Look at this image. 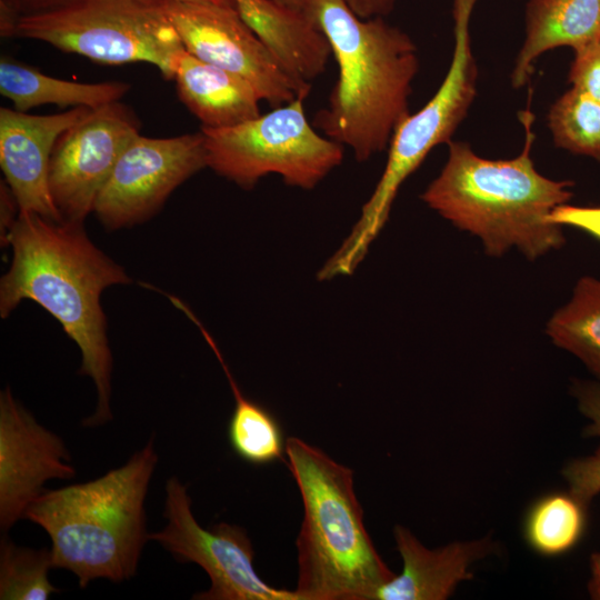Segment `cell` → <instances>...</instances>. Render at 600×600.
Here are the masks:
<instances>
[{"label":"cell","instance_id":"1","mask_svg":"<svg viewBox=\"0 0 600 600\" xmlns=\"http://www.w3.org/2000/svg\"><path fill=\"white\" fill-rule=\"evenodd\" d=\"M3 240L11 246L12 261L0 280L1 318L22 300L37 302L56 318L80 348L79 373L90 377L98 392L96 411L83 426L110 421L112 354L100 297L110 286L130 283V277L96 247L81 222L19 211Z\"/></svg>","mask_w":600,"mask_h":600},{"label":"cell","instance_id":"2","mask_svg":"<svg viewBox=\"0 0 600 600\" xmlns=\"http://www.w3.org/2000/svg\"><path fill=\"white\" fill-rule=\"evenodd\" d=\"M521 120L526 141L512 159H486L468 143L450 141L447 162L421 199L456 228L478 237L488 256L516 248L532 261L564 244L562 226L551 221V213L572 198L573 182L549 179L536 169L531 112H521Z\"/></svg>","mask_w":600,"mask_h":600},{"label":"cell","instance_id":"3","mask_svg":"<svg viewBox=\"0 0 600 600\" xmlns=\"http://www.w3.org/2000/svg\"><path fill=\"white\" fill-rule=\"evenodd\" d=\"M308 13L327 37L339 71L313 126L367 161L389 147L410 113L417 46L383 17L362 19L343 0H317Z\"/></svg>","mask_w":600,"mask_h":600},{"label":"cell","instance_id":"4","mask_svg":"<svg viewBox=\"0 0 600 600\" xmlns=\"http://www.w3.org/2000/svg\"><path fill=\"white\" fill-rule=\"evenodd\" d=\"M158 462L153 438L121 467L83 483L46 490L24 517L51 539L52 568L71 571L80 588L121 582L137 571L146 529L144 500Z\"/></svg>","mask_w":600,"mask_h":600},{"label":"cell","instance_id":"5","mask_svg":"<svg viewBox=\"0 0 600 600\" xmlns=\"http://www.w3.org/2000/svg\"><path fill=\"white\" fill-rule=\"evenodd\" d=\"M286 454L303 503L293 591L299 600H374L396 574L366 530L353 470L297 437Z\"/></svg>","mask_w":600,"mask_h":600},{"label":"cell","instance_id":"6","mask_svg":"<svg viewBox=\"0 0 600 600\" xmlns=\"http://www.w3.org/2000/svg\"><path fill=\"white\" fill-rule=\"evenodd\" d=\"M477 0H454V48L444 80L434 96L396 128L386 167L349 236L317 273L328 281L353 273L384 227L397 193L429 152L449 143L476 97L478 69L470 39V17Z\"/></svg>","mask_w":600,"mask_h":600},{"label":"cell","instance_id":"7","mask_svg":"<svg viewBox=\"0 0 600 600\" xmlns=\"http://www.w3.org/2000/svg\"><path fill=\"white\" fill-rule=\"evenodd\" d=\"M166 0H70L21 17L16 37L47 42L104 64L148 62L172 79L184 49Z\"/></svg>","mask_w":600,"mask_h":600},{"label":"cell","instance_id":"8","mask_svg":"<svg viewBox=\"0 0 600 600\" xmlns=\"http://www.w3.org/2000/svg\"><path fill=\"white\" fill-rule=\"evenodd\" d=\"M304 98L233 127L202 128L207 167L243 189L268 174L310 190L343 160V148L319 134L309 122Z\"/></svg>","mask_w":600,"mask_h":600},{"label":"cell","instance_id":"9","mask_svg":"<svg viewBox=\"0 0 600 600\" xmlns=\"http://www.w3.org/2000/svg\"><path fill=\"white\" fill-rule=\"evenodd\" d=\"M164 529L149 533L179 562L199 564L211 584L196 600H299L294 591L266 583L253 566L254 550L242 527L220 522L201 527L191 510V498L177 477L166 483Z\"/></svg>","mask_w":600,"mask_h":600},{"label":"cell","instance_id":"10","mask_svg":"<svg viewBox=\"0 0 600 600\" xmlns=\"http://www.w3.org/2000/svg\"><path fill=\"white\" fill-rule=\"evenodd\" d=\"M206 167L202 131L171 138L139 133L118 159L93 212L108 230L146 221L177 187Z\"/></svg>","mask_w":600,"mask_h":600},{"label":"cell","instance_id":"11","mask_svg":"<svg viewBox=\"0 0 600 600\" xmlns=\"http://www.w3.org/2000/svg\"><path fill=\"white\" fill-rule=\"evenodd\" d=\"M164 10L186 51L243 78L271 108L302 97L236 7L166 0Z\"/></svg>","mask_w":600,"mask_h":600},{"label":"cell","instance_id":"12","mask_svg":"<svg viewBox=\"0 0 600 600\" xmlns=\"http://www.w3.org/2000/svg\"><path fill=\"white\" fill-rule=\"evenodd\" d=\"M139 121L120 101L92 109L57 140L49 190L63 221L83 223L118 159L139 134Z\"/></svg>","mask_w":600,"mask_h":600},{"label":"cell","instance_id":"13","mask_svg":"<svg viewBox=\"0 0 600 600\" xmlns=\"http://www.w3.org/2000/svg\"><path fill=\"white\" fill-rule=\"evenodd\" d=\"M76 469L62 439L39 424L12 396L0 393V527L9 530L46 490L50 479H71Z\"/></svg>","mask_w":600,"mask_h":600},{"label":"cell","instance_id":"14","mask_svg":"<svg viewBox=\"0 0 600 600\" xmlns=\"http://www.w3.org/2000/svg\"><path fill=\"white\" fill-rule=\"evenodd\" d=\"M92 109L36 116L0 109V166L20 211L63 221L49 190V163L58 138Z\"/></svg>","mask_w":600,"mask_h":600},{"label":"cell","instance_id":"15","mask_svg":"<svg viewBox=\"0 0 600 600\" xmlns=\"http://www.w3.org/2000/svg\"><path fill=\"white\" fill-rule=\"evenodd\" d=\"M393 536L402 572L384 583L374 600H444L460 582L472 579L474 562L496 551L488 537L428 549L402 526L394 527Z\"/></svg>","mask_w":600,"mask_h":600},{"label":"cell","instance_id":"16","mask_svg":"<svg viewBox=\"0 0 600 600\" xmlns=\"http://www.w3.org/2000/svg\"><path fill=\"white\" fill-rule=\"evenodd\" d=\"M242 19L307 98L327 69L330 43L310 13L274 0H234Z\"/></svg>","mask_w":600,"mask_h":600},{"label":"cell","instance_id":"17","mask_svg":"<svg viewBox=\"0 0 600 600\" xmlns=\"http://www.w3.org/2000/svg\"><path fill=\"white\" fill-rule=\"evenodd\" d=\"M172 79L180 100L202 128L233 127L261 114V98L247 80L196 58L186 49L178 54Z\"/></svg>","mask_w":600,"mask_h":600},{"label":"cell","instance_id":"18","mask_svg":"<svg viewBox=\"0 0 600 600\" xmlns=\"http://www.w3.org/2000/svg\"><path fill=\"white\" fill-rule=\"evenodd\" d=\"M524 21V41L511 73L514 88L527 83L546 51L600 41V0H529Z\"/></svg>","mask_w":600,"mask_h":600},{"label":"cell","instance_id":"19","mask_svg":"<svg viewBox=\"0 0 600 600\" xmlns=\"http://www.w3.org/2000/svg\"><path fill=\"white\" fill-rule=\"evenodd\" d=\"M129 90L127 82H72L44 74L7 57L0 60V92L12 101L16 110L22 112L43 104L97 109L120 101Z\"/></svg>","mask_w":600,"mask_h":600},{"label":"cell","instance_id":"20","mask_svg":"<svg viewBox=\"0 0 600 600\" xmlns=\"http://www.w3.org/2000/svg\"><path fill=\"white\" fill-rule=\"evenodd\" d=\"M171 302L201 331L220 362L234 397V409L228 422V441L233 452L253 466H266L283 459L286 440L278 419L263 406L242 394L219 348L194 313L177 297Z\"/></svg>","mask_w":600,"mask_h":600},{"label":"cell","instance_id":"21","mask_svg":"<svg viewBox=\"0 0 600 600\" xmlns=\"http://www.w3.org/2000/svg\"><path fill=\"white\" fill-rule=\"evenodd\" d=\"M546 332L600 380V279L581 277L570 300L549 319Z\"/></svg>","mask_w":600,"mask_h":600},{"label":"cell","instance_id":"22","mask_svg":"<svg viewBox=\"0 0 600 600\" xmlns=\"http://www.w3.org/2000/svg\"><path fill=\"white\" fill-rule=\"evenodd\" d=\"M588 508L572 492H551L537 499L523 521L527 544L544 557L571 551L588 527Z\"/></svg>","mask_w":600,"mask_h":600},{"label":"cell","instance_id":"23","mask_svg":"<svg viewBox=\"0 0 600 600\" xmlns=\"http://www.w3.org/2000/svg\"><path fill=\"white\" fill-rule=\"evenodd\" d=\"M549 128L557 147L600 160V103L572 88L551 107Z\"/></svg>","mask_w":600,"mask_h":600},{"label":"cell","instance_id":"24","mask_svg":"<svg viewBox=\"0 0 600 600\" xmlns=\"http://www.w3.org/2000/svg\"><path fill=\"white\" fill-rule=\"evenodd\" d=\"M52 568L47 548L18 547L3 538L0 549V599L46 600L59 592L48 577Z\"/></svg>","mask_w":600,"mask_h":600},{"label":"cell","instance_id":"25","mask_svg":"<svg viewBox=\"0 0 600 600\" xmlns=\"http://www.w3.org/2000/svg\"><path fill=\"white\" fill-rule=\"evenodd\" d=\"M562 474L569 486V491L590 504L600 493V447L592 454L567 463Z\"/></svg>","mask_w":600,"mask_h":600},{"label":"cell","instance_id":"26","mask_svg":"<svg viewBox=\"0 0 600 600\" xmlns=\"http://www.w3.org/2000/svg\"><path fill=\"white\" fill-rule=\"evenodd\" d=\"M574 52L569 81L572 88L600 103V41L580 47Z\"/></svg>","mask_w":600,"mask_h":600},{"label":"cell","instance_id":"27","mask_svg":"<svg viewBox=\"0 0 600 600\" xmlns=\"http://www.w3.org/2000/svg\"><path fill=\"white\" fill-rule=\"evenodd\" d=\"M571 392L580 412L589 420L583 437L600 438V382L576 380Z\"/></svg>","mask_w":600,"mask_h":600},{"label":"cell","instance_id":"28","mask_svg":"<svg viewBox=\"0 0 600 600\" xmlns=\"http://www.w3.org/2000/svg\"><path fill=\"white\" fill-rule=\"evenodd\" d=\"M70 0H0V31L13 37L18 20L27 14L58 8Z\"/></svg>","mask_w":600,"mask_h":600},{"label":"cell","instance_id":"29","mask_svg":"<svg viewBox=\"0 0 600 600\" xmlns=\"http://www.w3.org/2000/svg\"><path fill=\"white\" fill-rule=\"evenodd\" d=\"M551 221L580 229L600 240V207L562 204L551 213Z\"/></svg>","mask_w":600,"mask_h":600},{"label":"cell","instance_id":"30","mask_svg":"<svg viewBox=\"0 0 600 600\" xmlns=\"http://www.w3.org/2000/svg\"><path fill=\"white\" fill-rule=\"evenodd\" d=\"M360 18L369 19L388 16L397 0H343Z\"/></svg>","mask_w":600,"mask_h":600},{"label":"cell","instance_id":"31","mask_svg":"<svg viewBox=\"0 0 600 600\" xmlns=\"http://www.w3.org/2000/svg\"><path fill=\"white\" fill-rule=\"evenodd\" d=\"M587 589L591 599L600 600V552L590 556V579Z\"/></svg>","mask_w":600,"mask_h":600},{"label":"cell","instance_id":"32","mask_svg":"<svg viewBox=\"0 0 600 600\" xmlns=\"http://www.w3.org/2000/svg\"><path fill=\"white\" fill-rule=\"evenodd\" d=\"M292 9L309 12L317 0H274Z\"/></svg>","mask_w":600,"mask_h":600},{"label":"cell","instance_id":"33","mask_svg":"<svg viewBox=\"0 0 600 600\" xmlns=\"http://www.w3.org/2000/svg\"><path fill=\"white\" fill-rule=\"evenodd\" d=\"M174 1L192 2V3H212V4H220V6L236 7L234 0H174Z\"/></svg>","mask_w":600,"mask_h":600}]
</instances>
